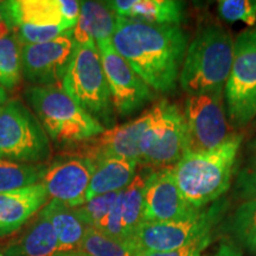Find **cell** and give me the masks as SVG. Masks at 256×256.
I'll list each match as a JSON object with an SVG mask.
<instances>
[{
  "label": "cell",
  "instance_id": "obj_15",
  "mask_svg": "<svg viewBox=\"0 0 256 256\" xmlns=\"http://www.w3.org/2000/svg\"><path fill=\"white\" fill-rule=\"evenodd\" d=\"M197 211L182 196L171 168L151 170L144 194V222H171Z\"/></svg>",
  "mask_w": 256,
  "mask_h": 256
},
{
  "label": "cell",
  "instance_id": "obj_8",
  "mask_svg": "<svg viewBox=\"0 0 256 256\" xmlns=\"http://www.w3.org/2000/svg\"><path fill=\"white\" fill-rule=\"evenodd\" d=\"M154 107V116L139 144V166L152 170L171 168L188 152L184 114L177 106L165 100Z\"/></svg>",
  "mask_w": 256,
  "mask_h": 256
},
{
  "label": "cell",
  "instance_id": "obj_35",
  "mask_svg": "<svg viewBox=\"0 0 256 256\" xmlns=\"http://www.w3.org/2000/svg\"><path fill=\"white\" fill-rule=\"evenodd\" d=\"M52 256H88L81 250H70V252H56Z\"/></svg>",
  "mask_w": 256,
  "mask_h": 256
},
{
  "label": "cell",
  "instance_id": "obj_38",
  "mask_svg": "<svg viewBox=\"0 0 256 256\" xmlns=\"http://www.w3.org/2000/svg\"></svg>",
  "mask_w": 256,
  "mask_h": 256
},
{
  "label": "cell",
  "instance_id": "obj_25",
  "mask_svg": "<svg viewBox=\"0 0 256 256\" xmlns=\"http://www.w3.org/2000/svg\"><path fill=\"white\" fill-rule=\"evenodd\" d=\"M78 250L88 256H142L130 241L112 238L95 228H87Z\"/></svg>",
  "mask_w": 256,
  "mask_h": 256
},
{
  "label": "cell",
  "instance_id": "obj_7",
  "mask_svg": "<svg viewBox=\"0 0 256 256\" xmlns=\"http://www.w3.org/2000/svg\"><path fill=\"white\" fill-rule=\"evenodd\" d=\"M224 104L232 127H243L256 116V25L234 40V60L224 86Z\"/></svg>",
  "mask_w": 256,
  "mask_h": 256
},
{
  "label": "cell",
  "instance_id": "obj_24",
  "mask_svg": "<svg viewBox=\"0 0 256 256\" xmlns=\"http://www.w3.org/2000/svg\"><path fill=\"white\" fill-rule=\"evenodd\" d=\"M46 168L48 164H25L0 158V192L42 183Z\"/></svg>",
  "mask_w": 256,
  "mask_h": 256
},
{
  "label": "cell",
  "instance_id": "obj_27",
  "mask_svg": "<svg viewBox=\"0 0 256 256\" xmlns=\"http://www.w3.org/2000/svg\"><path fill=\"white\" fill-rule=\"evenodd\" d=\"M234 238L249 250L256 252V198L240 206L230 220Z\"/></svg>",
  "mask_w": 256,
  "mask_h": 256
},
{
  "label": "cell",
  "instance_id": "obj_21",
  "mask_svg": "<svg viewBox=\"0 0 256 256\" xmlns=\"http://www.w3.org/2000/svg\"><path fill=\"white\" fill-rule=\"evenodd\" d=\"M57 250L55 230L42 210L20 238L2 248L5 256H52Z\"/></svg>",
  "mask_w": 256,
  "mask_h": 256
},
{
  "label": "cell",
  "instance_id": "obj_23",
  "mask_svg": "<svg viewBox=\"0 0 256 256\" xmlns=\"http://www.w3.org/2000/svg\"><path fill=\"white\" fill-rule=\"evenodd\" d=\"M52 224L58 241V250H78L87 232V226L78 218L74 208L56 200H50L42 209Z\"/></svg>",
  "mask_w": 256,
  "mask_h": 256
},
{
  "label": "cell",
  "instance_id": "obj_3",
  "mask_svg": "<svg viewBox=\"0 0 256 256\" xmlns=\"http://www.w3.org/2000/svg\"><path fill=\"white\" fill-rule=\"evenodd\" d=\"M24 96L51 142L62 151L88 142L104 130L64 92L62 84L30 86Z\"/></svg>",
  "mask_w": 256,
  "mask_h": 256
},
{
  "label": "cell",
  "instance_id": "obj_11",
  "mask_svg": "<svg viewBox=\"0 0 256 256\" xmlns=\"http://www.w3.org/2000/svg\"><path fill=\"white\" fill-rule=\"evenodd\" d=\"M96 46L110 87L112 102L118 114L121 116H130L154 98V92L115 50L112 40L98 42Z\"/></svg>",
  "mask_w": 256,
  "mask_h": 256
},
{
  "label": "cell",
  "instance_id": "obj_6",
  "mask_svg": "<svg viewBox=\"0 0 256 256\" xmlns=\"http://www.w3.org/2000/svg\"><path fill=\"white\" fill-rule=\"evenodd\" d=\"M51 156V140L38 118L25 102L8 98L0 108V158L46 164Z\"/></svg>",
  "mask_w": 256,
  "mask_h": 256
},
{
  "label": "cell",
  "instance_id": "obj_20",
  "mask_svg": "<svg viewBox=\"0 0 256 256\" xmlns=\"http://www.w3.org/2000/svg\"><path fill=\"white\" fill-rule=\"evenodd\" d=\"M138 170L139 164L136 160L116 156L104 158L94 162L87 200L100 194L119 192L126 188L136 177Z\"/></svg>",
  "mask_w": 256,
  "mask_h": 256
},
{
  "label": "cell",
  "instance_id": "obj_16",
  "mask_svg": "<svg viewBox=\"0 0 256 256\" xmlns=\"http://www.w3.org/2000/svg\"><path fill=\"white\" fill-rule=\"evenodd\" d=\"M151 170H138L136 177L126 188L120 191L110 212L96 229L112 238L130 241L134 232L144 223V194Z\"/></svg>",
  "mask_w": 256,
  "mask_h": 256
},
{
  "label": "cell",
  "instance_id": "obj_18",
  "mask_svg": "<svg viewBox=\"0 0 256 256\" xmlns=\"http://www.w3.org/2000/svg\"><path fill=\"white\" fill-rule=\"evenodd\" d=\"M106 2L118 17L150 24L178 25L184 17V2L176 0H114Z\"/></svg>",
  "mask_w": 256,
  "mask_h": 256
},
{
  "label": "cell",
  "instance_id": "obj_29",
  "mask_svg": "<svg viewBox=\"0 0 256 256\" xmlns=\"http://www.w3.org/2000/svg\"><path fill=\"white\" fill-rule=\"evenodd\" d=\"M218 12L230 23L243 22L252 28L256 24V0H220Z\"/></svg>",
  "mask_w": 256,
  "mask_h": 256
},
{
  "label": "cell",
  "instance_id": "obj_22",
  "mask_svg": "<svg viewBox=\"0 0 256 256\" xmlns=\"http://www.w3.org/2000/svg\"><path fill=\"white\" fill-rule=\"evenodd\" d=\"M8 16L14 28L30 26H63L64 23L60 0H12L5 2Z\"/></svg>",
  "mask_w": 256,
  "mask_h": 256
},
{
  "label": "cell",
  "instance_id": "obj_12",
  "mask_svg": "<svg viewBox=\"0 0 256 256\" xmlns=\"http://www.w3.org/2000/svg\"><path fill=\"white\" fill-rule=\"evenodd\" d=\"M72 28L55 40L22 46V74L31 86L62 84L75 51Z\"/></svg>",
  "mask_w": 256,
  "mask_h": 256
},
{
  "label": "cell",
  "instance_id": "obj_2",
  "mask_svg": "<svg viewBox=\"0 0 256 256\" xmlns=\"http://www.w3.org/2000/svg\"><path fill=\"white\" fill-rule=\"evenodd\" d=\"M242 140V134H232L216 148L186 152L177 164L171 166L176 184L191 206L200 210L226 194L232 183Z\"/></svg>",
  "mask_w": 256,
  "mask_h": 256
},
{
  "label": "cell",
  "instance_id": "obj_17",
  "mask_svg": "<svg viewBox=\"0 0 256 256\" xmlns=\"http://www.w3.org/2000/svg\"><path fill=\"white\" fill-rule=\"evenodd\" d=\"M42 183L0 192V238L18 232L49 202Z\"/></svg>",
  "mask_w": 256,
  "mask_h": 256
},
{
  "label": "cell",
  "instance_id": "obj_4",
  "mask_svg": "<svg viewBox=\"0 0 256 256\" xmlns=\"http://www.w3.org/2000/svg\"><path fill=\"white\" fill-rule=\"evenodd\" d=\"M234 60L232 34L218 24H206L188 46L179 74L182 88L190 94L224 89Z\"/></svg>",
  "mask_w": 256,
  "mask_h": 256
},
{
  "label": "cell",
  "instance_id": "obj_5",
  "mask_svg": "<svg viewBox=\"0 0 256 256\" xmlns=\"http://www.w3.org/2000/svg\"><path fill=\"white\" fill-rule=\"evenodd\" d=\"M62 88L104 130L115 126V110L96 43L75 46Z\"/></svg>",
  "mask_w": 256,
  "mask_h": 256
},
{
  "label": "cell",
  "instance_id": "obj_33",
  "mask_svg": "<svg viewBox=\"0 0 256 256\" xmlns=\"http://www.w3.org/2000/svg\"><path fill=\"white\" fill-rule=\"evenodd\" d=\"M16 28L10 18L5 2H0V40L14 34Z\"/></svg>",
  "mask_w": 256,
  "mask_h": 256
},
{
  "label": "cell",
  "instance_id": "obj_32",
  "mask_svg": "<svg viewBox=\"0 0 256 256\" xmlns=\"http://www.w3.org/2000/svg\"><path fill=\"white\" fill-rule=\"evenodd\" d=\"M236 188L241 198L255 200L256 198V166L246 168L240 174Z\"/></svg>",
  "mask_w": 256,
  "mask_h": 256
},
{
  "label": "cell",
  "instance_id": "obj_19",
  "mask_svg": "<svg viewBox=\"0 0 256 256\" xmlns=\"http://www.w3.org/2000/svg\"><path fill=\"white\" fill-rule=\"evenodd\" d=\"M116 14L112 11L107 2H81L78 23L72 28L75 46L98 43L112 40Z\"/></svg>",
  "mask_w": 256,
  "mask_h": 256
},
{
  "label": "cell",
  "instance_id": "obj_10",
  "mask_svg": "<svg viewBox=\"0 0 256 256\" xmlns=\"http://www.w3.org/2000/svg\"><path fill=\"white\" fill-rule=\"evenodd\" d=\"M183 114L188 152L216 148L232 136L224 104V89L186 95Z\"/></svg>",
  "mask_w": 256,
  "mask_h": 256
},
{
  "label": "cell",
  "instance_id": "obj_13",
  "mask_svg": "<svg viewBox=\"0 0 256 256\" xmlns=\"http://www.w3.org/2000/svg\"><path fill=\"white\" fill-rule=\"evenodd\" d=\"M94 162L75 152H60L51 159L42 185L50 200L70 208H78L87 202V192Z\"/></svg>",
  "mask_w": 256,
  "mask_h": 256
},
{
  "label": "cell",
  "instance_id": "obj_31",
  "mask_svg": "<svg viewBox=\"0 0 256 256\" xmlns=\"http://www.w3.org/2000/svg\"><path fill=\"white\" fill-rule=\"evenodd\" d=\"M211 235H212V232L202 236L200 238L188 243L184 247L176 249V250L148 252V254H142V256H200V252L204 250L210 244Z\"/></svg>",
  "mask_w": 256,
  "mask_h": 256
},
{
  "label": "cell",
  "instance_id": "obj_37",
  "mask_svg": "<svg viewBox=\"0 0 256 256\" xmlns=\"http://www.w3.org/2000/svg\"><path fill=\"white\" fill-rule=\"evenodd\" d=\"M0 256H5L4 252H2V249H0Z\"/></svg>",
  "mask_w": 256,
  "mask_h": 256
},
{
  "label": "cell",
  "instance_id": "obj_30",
  "mask_svg": "<svg viewBox=\"0 0 256 256\" xmlns=\"http://www.w3.org/2000/svg\"><path fill=\"white\" fill-rule=\"evenodd\" d=\"M68 31L63 26H30L25 25L17 28V36L22 46L46 43L55 40L63 32Z\"/></svg>",
  "mask_w": 256,
  "mask_h": 256
},
{
  "label": "cell",
  "instance_id": "obj_9",
  "mask_svg": "<svg viewBox=\"0 0 256 256\" xmlns=\"http://www.w3.org/2000/svg\"><path fill=\"white\" fill-rule=\"evenodd\" d=\"M224 210V200L198 210L186 218L171 222H144L130 242L142 254L176 250L212 232Z\"/></svg>",
  "mask_w": 256,
  "mask_h": 256
},
{
  "label": "cell",
  "instance_id": "obj_28",
  "mask_svg": "<svg viewBox=\"0 0 256 256\" xmlns=\"http://www.w3.org/2000/svg\"><path fill=\"white\" fill-rule=\"evenodd\" d=\"M119 194L120 191L100 194L87 200L83 206L75 208L74 210L78 218L87 226V228H98L110 212L112 208L114 206L115 202L119 197Z\"/></svg>",
  "mask_w": 256,
  "mask_h": 256
},
{
  "label": "cell",
  "instance_id": "obj_1",
  "mask_svg": "<svg viewBox=\"0 0 256 256\" xmlns=\"http://www.w3.org/2000/svg\"><path fill=\"white\" fill-rule=\"evenodd\" d=\"M115 50L153 92H174L188 50L179 25L150 24L116 16L112 37Z\"/></svg>",
  "mask_w": 256,
  "mask_h": 256
},
{
  "label": "cell",
  "instance_id": "obj_26",
  "mask_svg": "<svg viewBox=\"0 0 256 256\" xmlns=\"http://www.w3.org/2000/svg\"><path fill=\"white\" fill-rule=\"evenodd\" d=\"M22 78V43L17 34H12L0 40V86L14 90Z\"/></svg>",
  "mask_w": 256,
  "mask_h": 256
},
{
  "label": "cell",
  "instance_id": "obj_36",
  "mask_svg": "<svg viewBox=\"0 0 256 256\" xmlns=\"http://www.w3.org/2000/svg\"><path fill=\"white\" fill-rule=\"evenodd\" d=\"M8 101V92L4 87L0 86V108Z\"/></svg>",
  "mask_w": 256,
  "mask_h": 256
},
{
  "label": "cell",
  "instance_id": "obj_14",
  "mask_svg": "<svg viewBox=\"0 0 256 256\" xmlns=\"http://www.w3.org/2000/svg\"><path fill=\"white\" fill-rule=\"evenodd\" d=\"M156 107L144 112L136 119L130 120L122 124H115L110 130H104L98 136L92 138L88 142L80 144L68 151L75 152L86 158L90 159L92 162L110 156L136 160L140 162L139 144L146 128L153 119Z\"/></svg>",
  "mask_w": 256,
  "mask_h": 256
},
{
  "label": "cell",
  "instance_id": "obj_34",
  "mask_svg": "<svg viewBox=\"0 0 256 256\" xmlns=\"http://www.w3.org/2000/svg\"><path fill=\"white\" fill-rule=\"evenodd\" d=\"M211 256H242V254L236 246L224 242Z\"/></svg>",
  "mask_w": 256,
  "mask_h": 256
}]
</instances>
